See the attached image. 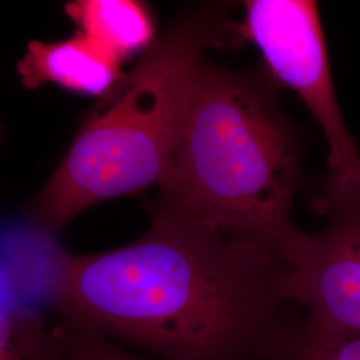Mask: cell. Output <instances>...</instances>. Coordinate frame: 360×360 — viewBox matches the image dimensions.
<instances>
[{
	"label": "cell",
	"mask_w": 360,
	"mask_h": 360,
	"mask_svg": "<svg viewBox=\"0 0 360 360\" xmlns=\"http://www.w3.org/2000/svg\"><path fill=\"white\" fill-rule=\"evenodd\" d=\"M267 245L155 211L139 240L62 255L52 300L63 323L160 360H264L299 315Z\"/></svg>",
	"instance_id": "6da1fadb"
},
{
	"label": "cell",
	"mask_w": 360,
	"mask_h": 360,
	"mask_svg": "<svg viewBox=\"0 0 360 360\" xmlns=\"http://www.w3.org/2000/svg\"><path fill=\"white\" fill-rule=\"evenodd\" d=\"M155 211L272 248L281 259L299 230L294 134L250 77L202 63Z\"/></svg>",
	"instance_id": "7a4b0ae2"
},
{
	"label": "cell",
	"mask_w": 360,
	"mask_h": 360,
	"mask_svg": "<svg viewBox=\"0 0 360 360\" xmlns=\"http://www.w3.org/2000/svg\"><path fill=\"white\" fill-rule=\"evenodd\" d=\"M218 27L206 10L184 16L105 94L34 203L43 231L55 233L94 205L159 184Z\"/></svg>",
	"instance_id": "3957f363"
},
{
	"label": "cell",
	"mask_w": 360,
	"mask_h": 360,
	"mask_svg": "<svg viewBox=\"0 0 360 360\" xmlns=\"http://www.w3.org/2000/svg\"><path fill=\"white\" fill-rule=\"evenodd\" d=\"M245 31L272 74L295 90L328 143L330 178L323 205L360 196V151L335 95L318 6L307 0H252Z\"/></svg>",
	"instance_id": "277c9868"
},
{
	"label": "cell",
	"mask_w": 360,
	"mask_h": 360,
	"mask_svg": "<svg viewBox=\"0 0 360 360\" xmlns=\"http://www.w3.org/2000/svg\"><path fill=\"white\" fill-rule=\"evenodd\" d=\"M322 207L328 226L297 232L284 254V299L307 322L360 334V198Z\"/></svg>",
	"instance_id": "5b68a950"
},
{
	"label": "cell",
	"mask_w": 360,
	"mask_h": 360,
	"mask_svg": "<svg viewBox=\"0 0 360 360\" xmlns=\"http://www.w3.org/2000/svg\"><path fill=\"white\" fill-rule=\"evenodd\" d=\"M18 72L31 90L55 83L86 95H105L123 77L120 63L77 32L63 41L32 40L18 63Z\"/></svg>",
	"instance_id": "8992f818"
},
{
	"label": "cell",
	"mask_w": 360,
	"mask_h": 360,
	"mask_svg": "<svg viewBox=\"0 0 360 360\" xmlns=\"http://www.w3.org/2000/svg\"><path fill=\"white\" fill-rule=\"evenodd\" d=\"M65 11L79 27L77 34L117 63L147 47L154 37L151 16L139 1L75 0Z\"/></svg>",
	"instance_id": "52a82bcc"
},
{
	"label": "cell",
	"mask_w": 360,
	"mask_h": 360,
	"mask_svg": "<svg viewBox=\"0 0 360 360\" xmlns=\"http://www.w3.org/2000/svg\"><path fill=\"white\" fill-rule=\"evenodd\" d=\"M264 360H360V334L328 330L299 314L278 335Z\"/></svg>",
	"instance_id": "ba28073f"
},
{
	"label": "cell",
	"mask_w": 360,
	"mask_h": 360,
	"mask_svg": "<svg viewBox=\"0 0 360 360\" xmlns=\"http://www.w3.org/2000/svg\"><path fill=\"white\" fill-rule=\"evenodd\" d=\"M63 324L50 327L31 312L0 309V360H65Z\"/></svg>",
	"instance_id": "9c48e42d"
},
{
	"label": "cell",
	"mask_w": 360,
	"mask_h": 360,
	"mask_svg": "<svg viewBox=\"0 0 360 360\" xmlns=\"http://www.w3.org/2000/svg\"><path fill=\"white\" fill-rule=\"evenodd\" d=\"M65 360H148L119 346L103 335L63 323Z\"/></svg>",
	"instance_id": "30bf717a"
}]
</instances>
